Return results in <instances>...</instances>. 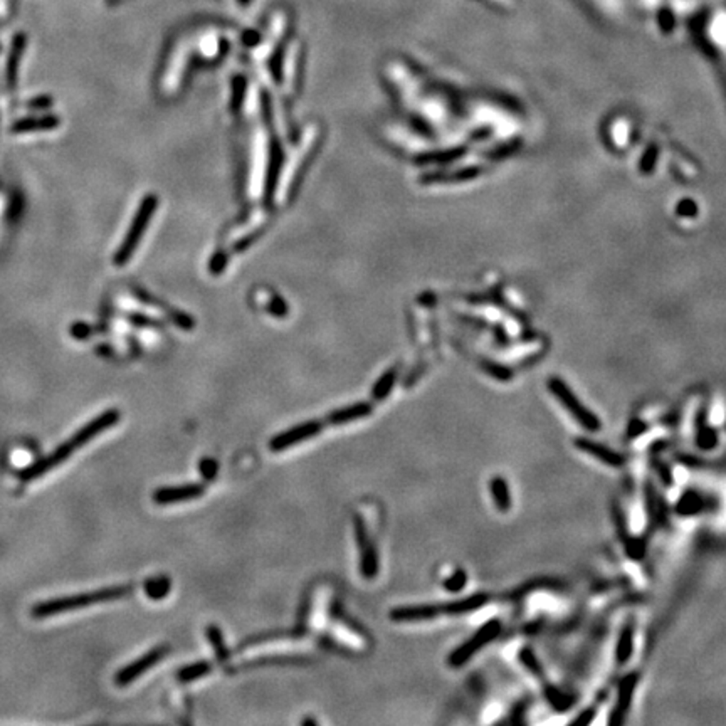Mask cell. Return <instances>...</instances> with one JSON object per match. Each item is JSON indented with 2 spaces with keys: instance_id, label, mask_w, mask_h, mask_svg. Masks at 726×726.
I'll use <instances>...</instances> for the list:
<instances>
[{
  "instance_id": "obj_1",
  "label": "cell",
  "mask_w": 726,
  "mask_h": 726,
  "mask_svg": "<svg viewBox=\"0 0 726 726\" xmlns=\"http://www.w3.org/2000/svg\"><path fill=\"white\" fill-rule=\"evenodd\" d=\"M120 419L121 413L118 409H108V411L101 412L98 417H95L93 421L87 422L81 429H78L68 441H64L61 446H57L54 451L49 452L47 456L41 457L36 463L28 466V468L19 471V479L22 483H30L34 481V479L44 476V474L49 473L51 469H54L59 464H63L64 461H68L74 451L85 447L87 442L93 441L95 437H98L104 430L116 425Z\"/></svg>"
},
{
  "instance_id": "obj_2",
  "label": "cell",
  "mask_w": 726,
  "mask_h": 726,
  "mask_svg": "<svg viewBox=\"0 0 726 726\" xmlns=\"http://www.w3.org/2000/svg\"><path fill=\"white\" fill-rule=\"evenodd\" d=\"M133 592H135L133 583H123V585H113V587H103V588H98V591H91L86 593H78V595L49 598V600L37 602V604L32 607V610H30V614H32V617H36V619H46V617H51V615L73 612V610H79V609H86V607L101 604V602L118 600V598L131 595Z\"/></svg>"
},
{
  "instance_id": "obj_3",
  "label": "cell",
  "mask_w": 726,
  "mask_h": 726,
  "mask_svg": "<svg viewBox=\"0 0 726 726\" xmlns=\"http://www.w3.org/2000/svg\"><path fill=\"white\" fill-rule=\"evenodd\" d=\"M548 389L558 400H560L562 406L570 412V416L574 417L583 429L592 430V432L600 429V421H598V417L593 412L588 411L587 407H583V404L575 397L569 385L563 384L558 378H552V380L548 382Z\"/></svg>"
},
{
  "instance_id": "obj_4",
  "label": "cell",
  "mask_w": 726,
  "mask_h": 726,
  "mask_svg": "<svg viewBox=\"0 0 726 726\" xmlns=\"http://www.w3.org/2000/svg\"><path fill=\"white\" fill-rule=\"evenodd\" d=\"M500 631H501L500 620L492 619V620H490V622H486L484 626L478 629V632L474 634L473 637H469V639L463 642L459 648L452 651L451 655H449V664H451L452 667L463 666V664L468 663L474 654L479 653V651H481L484 646L488 644V642L496 639V637L500 636Z\"/></svg>"
},
{
  "instance_id": "obj_5",
  "label": "cell",
  "mask_w": 726,
  "mask_h": 726,
  "mask_svg": "<svg viewBox=\"0 0 726 726\" xmlns=\"http://www.w3.org/2000/svg\"><path fill=\"white\" fill-rule=\"evenodd\" d=\"M169 653H170L169 644L157 646V648L148 651L147 654H143L142 658H138L136 661L126 664L125 667H121V670L114 674V683H116V686H120V688H125V686L131 684L133 681L138 679V677H142L148 670H152L153 666H157V664L160 663Z\"/></svg>"
},
{
  "instance_id": "obj_6",
  "label": "cell",
  "mask_w": 726,
  "mask_h": 726,
  "mask_svg": "<svg viewBox=\"0 0 726 726\" xmlns=\"http://www.w3.org/2000/svg\"><path fill=\"white\" fill-rule=\"evenodd\" d=\"M323 428L325 421H308L303 422V424L293 425V428L284 430V432L274 435L270 441V449L272 452H283L286 449L308 441V439L316 437L323 430Z\"/></svg>"
},
{
  "instance_id": "obj_7",
  "label": "cell",
  "mask_w": 726,
  "mask_h": 726,
  "mask_svg": "<svg viewBox=\"0 0 726 726\" xmlns=\"http://www.w3.org/2000/svg\"><path fill=\"white\" fill-rule=\"evenodd\" d=\"M155 207H157V199L153 195H150L143 200V204H142V207H140L138 214H136V217L133 221V226H131L128 236H126L125 244L121 246L120 250H118L116 264H125L131 258V253H133L136 244H138L140 237H142L143 231H145V226H147L150 219H152V214H153V210H155Z\"/></svg>"
},
{
  "instance_id": "obj_8",
  "label": "cell",
  "mask_w": 726,
  "mask_h": 726,
  "mask_svg": "<svg viewBox=\"0 0 726 726\" xmlns=\"http://www.w3.org/2000/svg\"><path fill=\"white\" fill-rule=\"evenodd\" d=\"M353 526H355V536H356V545H358L360 550V571L365 579H373L378 575V553L377 548L373 547L370 536H368L367 526H365L363 520L360 516L353 518Z\"/></svg>"
},
{
  "instance_id": "obj_9",
  "label": "cell",
  "mask_w": 726,
  "mask_h": 726,
  "mask_svg": "<svg viewBox=\"0 0 726 726\" xmlns=\"http://www.w3.org/2000/svg\"><path fill=\"white\" fill-rule=\"evenodd\" d=\"M205 492V486L200 483H190L183 484V486H167V488H158V490L153 492V501L157 504H177V503H186V501H193L200 498Z\"/></svg>"
},
{
  "instance_id": "obj_10",
  "label": "cell",
  "mask_w": 726,
  "mask_h": 726,
  "mask_svg": "<svg viewBox=\"0 0 726 726\" xmlns=\"http://www.w3.org/2000/svg\"><path fill=\"white\" fill-rule=\"evenodd\" d=\"M442 614L441 605H411L390 610V619L395 622H424Z\"/></svg>"
},
{
  "instance_id": "obj_11",
  "label": "cell",
  "mask_w": 726,
  "mask_h": 726,
  "mask_svg": "<svg viewBox=\"0 0 726 726\" xmlns=\"http://www.w3.org/2000/svg\"><path fill=\"white\" fill-rule=\"evenodd\" d=\"M575 446H577L580 451H583L585 454L595 457L597 461H600V463H604L607 466L619 468V466L624 464V457L620 456L619 452H615L614 449H610L607 446H602V444H598L595 441H591V439H585V437L575 439Z\"/></svg>"
},
{
  "instance_id": "obj_12",
  "label": "cell",
  "mask_w": 726,
  "mask_h": 726,
  "mask_svg": "<svg viewBox=\"0 0 726 726\" xmlns=\"http://www.w3.org/2000/svg\"><path fill=\"white\" fill-rule=\"evenodd\" d=\"M373 411V406L370 402H356L353 406H346L338 409V411L329 412L327 417H325V424L329 425H341L349 424V422H355L360 419H365L368 417Z\"/></svg>"
},
{
  "instance_id": "obj_13",
  "label": "cell",
  "mask_w": 726,
  "mask_h": 726,
  "mask_svg": "<svg viewBox=\"0 0 726 726\" xmlns=\"http://www.w3.org/2000/svg\"><path fill=\"white\" fill-rule=\"evenodd\" d=\"M486 602H488V597L484 595V593H476V595L461 598V600L442 604V614H449V615L468 614V612H473V610L481 609Z\"/></svg>"
},
{
  "instance_id": "obj_14",
  "label": "cell",
  "mask_w": 726,
  "mask_h": 726,
  "mask_svg": "<svg viewBox=\"0 0 726 726\" xmlns=\"http://www.w3.org/2000/svg\"><path fill=\"white\" fill-rule=\"evenodd\" d=\"M636 679H637L636 676L624 677L622 684H620V689H619L617 708H615L614 716L610 718V723H622L624 721V715H626L629 706H631V699H632V693H634V686H636Z\"/></svg>"
},
{
  "instance_id": "obj_15",
  "label": "cell",
  "mask_w": 726,
  "mask_h": 726,
  "mask_svg": "<svg viewBox=\"0 0 726 726\" xmlns=\"http://www.w3.org/2000/svg\"><path fill=\"white\" fill-rule=\"evenodd\" d=\"M490 490H491V496H492V501H495L496 508L503 513L508 512V509L512 508V495H509V488H508V483H506V479L501 476L492 478L490 483Z\"/></svg>"
},
{
  "instance_id": "obj_16",
  "label": "cell",
  "mask_w": 726,
  "mask_h": 726,
  "mask_svg": "<svg viewBox=\"0 0 726 726\" xmlns=\"http://www.w3.org/2000/svg\"><path fill=\"white\" fill-rule=\"evenodd\" d=\"M171 588V580L167 577V575H158V577H152L143 582V592L145 595L152 600H162L170 593Z\"/></svg>"
},
{
  "instance_id": "obj_17",
  "label": "cell",
  "mask_w": 726,
  "mask_h": 726,
  "mask_svg": "<svg viewBox=\"0 0 726 726\" xmlns=\"http://www.w3.org/2000/svg\"><path fill=\"white\" fill-rule=\"evenodd\" d=\"M210 671H212V664L207 661H197L188 664V666H183L182 670L179 671L177 677L182 683H188V681H195L199 679V677L207 676Z\"/></svg>"
},
{
  "instance_id": "obj_18",
  "label": "cell",
  "mask_w": 726,
  "mask_h": 726,
  "mask_svg": "<svg viewBox=\"0 0 726 726\" xmlns=\"http://www.w3.org/2000/svg\"><path fill=\"white\" fill-rule=\"evenodd\" d=\"M205 634H207V639H209L210 646H212L214 653H215V655H217L219 661L221 663L229 661L231 654H229V649L226 648V642H224L221 629H219L217 626H209L207 627Z\"/></svg>"
},
{
  "instance_id": "obj_19",
  "label": "cell",
  "mask_w": 726,
  "mask_h": 726,
  "mask_svg": "<svg viewBox=\"0 0 726 726\" xmlns=\"http://www.w3.org/2000/svg\"><path fill=\"white\" fill-rule=\"evenodd\" d=\"M395 380H397V370H395V368H392V370H387L384 375L378 378L377 384L373 385L372 399L377 400V402L384 400L387 395H389L390 392H392V387H394Z\"/></svg>"
},
{
  "instance_id": "obj_20",
  "label": "cell",
  "mask_w": 726,
  "mask_h": 726,
  "mask_svg": "<svg viewBox=\"0 0 726 726\" xmlns=\"http://www.w3.org/2000/svg\"><path fill=\"white\" fill-rule=\"evenodd\" d=\"M632 627L626 626L620 632V637L617 641V649H615V659H617V664H626L632 654Z\"/></svg>"
},
{
  "instance_id": "obj_21",
  "label": "cell",
  "mask_w": 726,
  "mask_h": 726,
  "mask_svg": "<svg viewBox=\"0 0 726 726\" xmlns=\"http://www.w3.org/2000/svg\"><path fill=\"white\" fill-rule=\"evenodd\" d=\"M199 473L200 476L205 479V481H212V479L217 478L219 473V463L212 457H204V459L199 463Z\"/></svg>"
},
{
  "instance_id": "obj_22",
  "label": "cell",
  "mask_w": 726,
  "mask_h": 726,
  "mask_svg": "<svg viewBox=\"0 0 726 726\" xmlns=\"http://www.w3.org/2000/svg\"><path fill=\"white\" fill-rule=\"evenodd\" d=\"M466 582H468V575H466V571L456 570L451 577L446 579V582H444V588H447L449 592H459L464 588Z\"/></svg>"
},
{
  "instance_id": "obj_23",
  "label": "cell",
  "mask_w": 726,
  "mask_h": 726,
  "mask_svg": "<svg viewBox=\"0 0 726 726\" xmlns=\"http://www.w3.org/2000/svg\"><path fill=\"white\" fill-rule=\"evenodd\" d=\"M520 658H521V663L525 664L528 670L533 672L535 676H541V667H540V664H538V659L535 658L533 653H531L530 649H523L521 654H520Z\"/></svg>"
},
{
  "instance_id": "obj_24",
  "label": "cell",
  "mask_w": 726,
  "mask_h": 726,
  "mask_svg": "<svg viewBox=\"0 0 726 726\" xmlns=\"http://www.w3.org/2000/svg\"><path fill=\"white\" fill-rule=\"evenodd\" d=\"M593 718H595V710L592 708V710H585L582 716L571 721V725H588Z\"/></svg>"
},
{
  "instance_id": "obj_25",
  "label": "cell",
  "mask_w": 726,
  "mask_h": 726,
  "mask_svg": "<svg viewBox=\"0 0 726 726\" xmlns=\"http://www.w3.org/2000/svg\"><path fill=\"white\" fill-rule=\"evenodd\" d=\"M303 725H316V721L311 718H306V720H303Z\"/></svg>"
}]
</instances>
